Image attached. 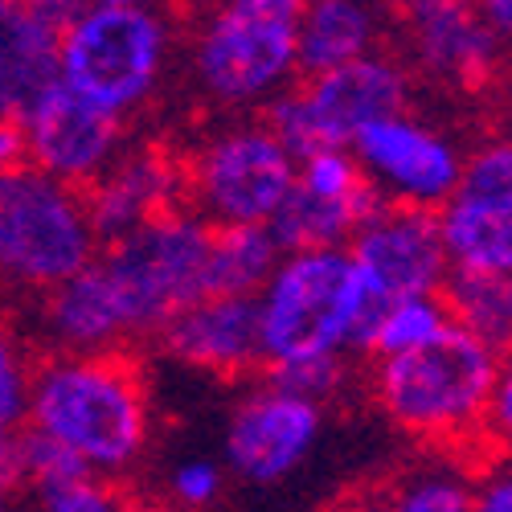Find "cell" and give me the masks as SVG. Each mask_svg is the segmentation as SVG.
I'll return each instance as SVG.
<instances>
[{
    "label": "cell",
    "instance_id": "f1b7e54d",
    "mask_svg": "<svg viewBox=\"0 0 512 512\" xmlns=\"http://www.w3.org/2000/svg\"><path fill=\"white\" fill-rule=\"evenodd\" d=\"M484 443H492L496 455H508L512 459V349L500 353L496 386H492V406H488V426H484Z\"/></svg>",
    "mask_w": 512,
    "mask_h": 512
},
{
    "label": "cell",
    "instance_id": "2e32d148",
    "mask_svg": "<svg viewBox=\"0 0 512 512\" xmlns=\"http://www.w3.org/2000/svg\"><path fill=\"white\" fill-rule=\"evenodd\" d=\"M87 218L95 226L99 246L132 234L164 213L185 205V181H181V152L164 144H127L119 160L82 193Z\"/></svg>",
    "mask_w": 512,
    "mask_h": 512
},
{
    "label": "cell",
    "instance_id": "d590c367",
    "mask_svg": "<svg viewBox=\"0 0 512 512\" xmlns=\"http://www.w3.org/2000/svg\"><path fill=\"white\" fill-rule=\"evenodd\" d=\"M353 512H365V508H353Z\"/></svg>",
    "mask_w": 512,
    "mask_h": 512
},
{
    "label": "cell",
    "instance_id": "4fadbf2b",
    "mask_svg": "<svg viewBox=\"0 0 512 512\" xmlns=\"http://www.w3.org/2000/svg\"><path fill=\"white\" fill-rule=\"evenodd\" d=\"M21 127H25L29 168H37L41 177H50L74 193H87L119 160V152L132 144L127 123L91 107L87 99L70 95L66 87H54L21 119Z\"/></svg>",
    "mask_w": 512,
    "mask_h": 512
},
{
    "label": "cell",
    "instance_id": "d6a6232c",
    "mask_svg": "<svg viewBox=\"0 0 512 512\" xmlns=\"http://www.w3.org/2000/svg\"><path fill=\"white\" fill-rule=\"evenodd\" d=\"M25 431V426H21ZM21 431H9V426H0V484H13V467H17V439Z\"/></svg>",
    "mask_w": 512,
    "mask_h": 512
},
{
    "label": "cell",
    "instance_id": "9a60e30c",
    "mask_svg": "<svg viewBox=\"0 0 512 512\" xmlns=\"http://www.w3.org/2000/svg\"><path fill=\"white\" fill-rule=\"evenodd\" d=\"M156 345L168 361L189 373L218 377V381H246L263 365V332H259V304L238 295H205L189 304L177 320H168Z\"/></svg>",
    "mask_w": 512,
    "mask_h": 512
},
{
    "label": "cell",
    "instance_id": "44dd1931",
    "mask_svg": "<svg viewBox=\"0 0 512 512\" xmlns=\"http://www.w3.org/2000/svg\"><path fill=\"white\" fill-rule=\"evenodd\" d=\"M361 508L365 512H472V472L451 455L426 459Z\"/></svg>",
    "mask_w": 512,
    "mask_h": 512
},
{
    "label": "cell",
    "instance_id": "83f0119b",
    "mask_svg": "<svg viewBox=\"0 0 512 512\" xmlns=\"http://www.w3.org/2000/svg\"><path fill=\"white\" fill-rule=\"evenodd\" d=\"M115 504H119V492L95 476L62 484L41 496H25V512H115Z\"/></svg>",
    "mask_w": 512,
    "mask_h": 512
},
{
    "label": "cell",
    "instance_id": "8992f818",
    "mask_svg": "<svg viewBox=\"0 0 512 512\" xmlns=\"http://www.w3.org/2000/svg\"><path fill=\"white\" fill-rule=\"evenodd\" d=\"M213 230L185 205L99 246L95 267L119 308L127 340H156L168 320L209 295Z\"/></svg>",
    "mask_w": 512,
    "mask_h": 512
},
{
    "label": "cell",
    "instance_id": "277c9868",
    "mask_svg": "<svg viewBox=\"0 0 512 512\" xmlns=\"http://www.w3.org/2000/svg\"><path fill=\"white\" fill-rule=\"evenodd\" d=\"M254 304H259L267 373L369 353L377 320L386 312V300L357 275L345 250L283 254Z\"/></svg>",
    "mask_w": 512,
    "mask_h": 512
},
{
    "label": "cell",
    "instance_id": "1f68e13d",
    "mask_svg": "<svg viewBox=\"0 0 512 512\" xmlns=\"http://www.w3.org/2000/svg\"><path fill=\"white\" fill-rule=\"evenodd\" d=\"M29 164V148H25V127L13 119H0V173L9 168Z\"/></svg>",
    "mask_w": 512,
    "mask_h": 512
},
{
    "label": "cell",
    "instance_id": "d4e9b609",
    "mask_svg": "<svg viewBox=\"0 0 512 512\" xmlns=\"http://www.w3.org/2000/svg\"><path fill=\"white\" fill-rule=\"evenodd\" d=\"M226 488H230V476H226L222 459H213V455H181V459L168 463V472H164L168 504L181 508V512L218 508Z\"/></svg>",
    "mask_w": 512,
    "mask_h": 512
},
{
    "label": "cell",
    "instance_id": "5bb4252c",
    "mask_svg": "<svg viewBox=\"0 0 512 512\" xmlns=\"http://www.w3.org/2000/svg\"><path fill=\"white\" fill-rule=\"evenodd\" d=\"M357 275L386 304L410 295H443L451 283V263L443 250L439 218L422 209L381 205L345 246Z\"/></svg>",
    "mask_w": 512,
    "mask_h": 512
},
{
    "label": "cell",
    "instance_id": "9c48e42d",
    "mask_svg": "<svg viewBox=\"0 0 512 512\" xmlns=\"http://www.w3.org/2000/svg\"><path fill=\"white\" fill-rule=\"evenodd\" d=\"M398 111H410V66L377 50L353 66L300 78L267 107L263 123L295 160H304L320 148H353L361 132Z\"/></svg>",
    "mask_w": 512,
    "mask_h": 512
},
{
    "label": "cell",
    "instance_id": "7402d4cb",
    "mask_svg": "<svg viewBox=\"0 0 512 512\" xmlns=\"http://www.w3.org/2000/svg\"><path fill=\"white\" fill-rule=\"evenodd\" d=\"M443 300L451 308L455 328L480 336L496 353L512 349V271L484 279V275H451Z\"/></svg>",
    "mask_w": 512,
    "mask_h": 512
},
{
    "label": "cell",
    "instance_id": "cb8c5ba5",
    "mask_svg": "<svg viewBox=\"0 0 512 512\" xmlns=\"http://www.w3.org/2000/svg\"><path fill=\"white\" fill-rule=\"evenodd\" d=\"M74 480H87L82 463L74 455H66L58 443L41 439L33 431H21L17 439V467H13V488L21 496H41V492H54L62 484Z\"/></svg>",
    "mask_w": 512,
    "mask_h": 512
},
{
    "label": "cell",
    "instance_id": "ffe728a7",
    "mask_svg": "<svg viewBox=\"0 0 512 512\" xmlns=\"http://www.w3.org/2000/svg\"><path fill=\"white\" fill-rule=\"evenodd\" d=\"M283 250L267 226H238L213 230L209 250V295H238V300H259V291L271 283Z\"/></svg>",
    "mask_w": 512,
    "mask_h": 512
},
{
    "label": "cell",
    "instance_id": "836d02e7",
    "mask_svg": "<svg viewBox=\"0 0 512 512\" xmlns=\"http://www.w3.org/2000/svg\"><path fill=\"white\" fill-rule=\"evenodd\" d=\"M0 512H25V500L13 484H0Z\"/></svg>",
    "mask_w": 512,
    "mask_h": 512
},
{
    "label": "cell",
    "instance_id": "30bf717a",
    "mask_svg": "<svg viewBox=\"0 0 512 512\" xmlns=\"http://www.w3.org/2000/svg\"><path fill=\"white\" fill-rule=\"evenodd\" d=\"M328 410L291 394L275 381H259L238 394L222 426V467L246 488H279L308 467L324 443Z\"/></svg>",
    "mask_w": 512,
    "mask_h": 512
},
{
    "label": "cell",
    "instance_id": "5b68a950",
    "mask_svg": "<svg viewBox=\"0 0 512 512\" xmlns=\"http://www.w3.org/2000/svg\"><path fill=\"white\" fill-rule=\"evenodd\" d=\"M500 353L472 332H447L439 345L373 361L369 394L398 435L443 455L484 443Z\"/></svg>",
    "mask_w": 512,
    "mask_h": 512
},
{
    "label": "cell",
    "instance_id": "52a82bcc",
    "mask_svg": "<svg viewBox=\"0 0 512 512\" xmlns=\"http://www.w3.org/2000/svg\"><path fill=\"white\" fill-rule=\"evenodd\" d=\"M185 209L209 230L271 226L295 185V156L259 119H218L181 152Z\"/></svg>",
    "mask_w": 512,
    "mask_h": 512
},
{
    "label": "cell",
    "instance_id": "6da1fadb",
    "mask_svg": "<svg viewBox=\"0 0 512 512\" xmlns=\"http://www.w3.org/2000/svg\"><path fill=\"white\" fill-rule=\"evenodd\" d=\"M25 431L58 443L82 472L115 484L152 447L156 410L132 353H46L37 361Z\"/></svg>",
    "mask_w": 512,
    "mask_h": 512
},
{
    "label": "cell",
    "instance_id": "603a6c76",
    "mask_svg": "<svg viewBox=\"0 0 512 512\" xmlns=\"http://www.w3.org/2000/svg\"><path fill=\"white\" fill-rule=\"evenodd\" d=\"M455 332L451 308L443 295H410V300H394L386 304L373 332V345L369 357L373 361H390V357H410L439 345V340Z\"/></svg>",
    "mask_w": 512,
    "mask_h": 512
},
{
    "label": "cell",
    "instance_id": "ac0fdd59",
    "mask_svg": "<svg viewBox=\"0 0 512 512\" xmlns=\"http://www.w3.org/2000/svg\"><path fill=\"white\" fill-rule=\"evenodd\" d=\"M74 0H0V119L21 123L58 87V37Z\"/></svg>",
    "mask_w": 512,
    "mask_h": 512
},
{
    "label": "cell",
    "instance_id": "7a4b0ae2",
    "mask_svg": "<svg viewBox=\"0 0 512 512\" xmlns=\"http://www.w3.org/2000/svg\"><path fill=\"white\" fill-rule=\"evenodd\" d=\"M185 21L144 0L74 5L58 37V87L132 123L152 111L181 66Z\"/></svg>",
    "mask_w": 512,
    "mask_h": 512
},
{
    "label": "cell",
    "instance_id": "4316f807",
    "mask_svg": "<svg viewBox=\"0 0 512 512\" xmlns=\"http://www.w3.org/2000/svg\"><path fill=\"white\" fill-rule=\"evenodd\" d=\"M267 377L275 381V386H283L291 394L308 398L312 406L328 410L340 394L349 390L353 361L349 357H324V361H304V365H291V369H271Z\"/></svg>",
    "mask_w": 512,
    "mask_h": 512
},
{
    "label": "cell",
    "instance_id": "3957f363",
    "mask_svg": "<svg viewBox=\"0 0 512 512\" xmlns=\"http://www.w3.org/2000/svg\"><path fill=\"white\" fill-rule=\"evenodd\" d=\"M300 0H226L209 5L181 33L189 91L222 119H259L300 82L295 58Z\"/></svg>",
    "mask_w": 512,
    "mask_h": 512
},
{
    "label": "cell",
    "instance_id": "e0dca14e",
    "mask_svg": "<svg viewBox=\"0 0 512 512\" xmlns=\"http://www.w3.org/2000/svg\"><path fill=\"white\" fill-rule=\"evenodd\" d=\"M398 33L406 62L418 74L463 91L480 87L500 58V46L484 29L476 5H463V0H418L398 9Z\"/></svg>",
    "mask_w": 512,
    "mask_h": 512
},
{
    "label": "cell",
    "instance_id": "8fae6325",
    "mask_svg": "<svg viewBox=\"0 0 512 512\" xmlns=\"http://www.w3.org/2000/svg\"><path fill=\"white\" fill-rule=\"evenodd\" d=\"M435 218L451 275L496 279L512 271V132L467 152L459 185Z\"/></svg>",
    "mask_w": 512,
    "mask_h": 512
},
{
    "label": "cell",
    "instance_id": "d6986e66",
    "mask_svg": "<svg viewBox=\"0 0 512 512\" xmlns=\"http://www.w3.org/2000/svg\"><path fill=\"white\" fill-rule=\"evenodd\" d=\"M386 29V13L365 5V0H308L300 5V21H295L300 78H316L377 54Z\"/></svg>",
    "mask_w": 512,
    "mask_h": 512
},
{
    "label": "cell",
    "instance_id": "e575fe53",
    "mask_svg": "<svg viewBox=\"0 0 512 512\" xmlns=\"http://www.w3.org/2000/svg\"><path fill=\"white\" fill-rule=\"evenodd\" d=\"M115 512H164V508H160V504H148V500H123V496H119Z\"/></svg>",
    "mask_w": 512,
    "mask_h": 512
},
{
    "label": "cell",
    "instance_id": "f546056e",
    "mask_svg": "<svg viewBox=\"0 0 512 512\" xmlns=\"http://www.w3.org/2000/svg\"><path fill=\"white\" fill-rule=\"evenodd\" d=\"M472 512H512V459L492 455L472 472Z\"/></svg>",
    "mask_w": 512,
    "mask_h": 512
},
{
    "label": "cell",
    "instance_id": "7c38bea8",
    "mask_svg": "<svg viewBox=\"0 0 512 512\" xmlns=\"http://www.w3.org/2000/svg\"><path fill=\"white\" fill-rule=\"evenodd\" d=\"M361 164L369 189L381 205L439 213L459 185L467 152L447 127L422 119L418 111H398L373 123L349 148Z\"/></svg>",
    "mask_w": 512,
    "mask_h": 512
},
{
    "label": "cell",
    "instance_id": "4dcf8cb0",
    "mask_svg": "<svg viewBox=\"0 0 512 512\" xmlns=\"http://www.w3.org/2000/svg\"><path fill=\"white\" fill-rule=\"evenodd\" d=\"M476 13L500 50L512 46V0H484V5H476Z\"/></svg>",
    "mask_w": 512,
    "mask_h": 512
},
{
    "label": "cell",
    "instance_id": "ba28073f",
    "mask_svg": "<svg viewBox=\"0 0 512 512\" xmlns=\"http://www.w3.org/2000/svg\"><path fill=\"white\" fill-rule=\"evenodd\" d=\"M99 254L82 193L21 164L0 173V287L46 295Z\"/></svg>",
    "mask_w": 512,
    "mask_h": 512
},
{
    "label": "cell",
    "instance_id": "484cf974",
    "mask_svg": "<svg viewBox=\"0 0 512 512\" xmlns=\"http://www.w3.org/2000/svg\"><path fill=\"white\" fill-rule=\"evenodd\" d=\"M33 373H37V357L29 340L17 328L0 324V426H9V431L25 426Z\"/></svg>",
    "mask_w": 512,
    "mask_h": 512
}]
</instances>
